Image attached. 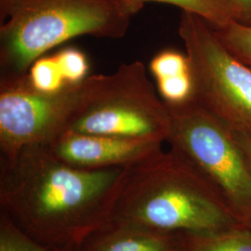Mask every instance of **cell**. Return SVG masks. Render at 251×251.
<instances>
[{
  "label": "cell",
  "instance_id": "ba28073f",
  "mask_svg": "<svg viewBox=\"0 0 251 251\" xmlns=\"http://www.w3.org/2000/svg\"><path fill=\"white\" fill-rule=\"evenodd\" d=\"M164 144L149 139L65 131L49 147L60 160L75 168L103 170L131 166L164 149Z\"/></svg>",
  "mask_w": 251,
  "mask_h": 251
},
{
  "label": "cell",
  "instance_id": "52a82bcc",
  "mask_svg": "<svg viewBox=\"0 0 251 251\" xmlns=\"http://www.w3.org/2000/svg\"><path fill=\"white\" fill-rule=\"evenodd\" d=\"M85 79L44 92L32 85L28 74L0 76V158L49 145L64 133L80 105Z\"/></svg>",
  "mask_w": 251,
  "mask_h": 251
},
{
  "label": "cell",
  "instance_id": "5bb4252c",
  "mask_svg": "<svg viewBox=\"0 0 251 251\" xmlns=\"http://www.w3.org/2000/svg\"><path fill=\"white\" fill-rule=\"evenodd\" d=\"M28 77L36 90L44 92H55L67 85L54 55L36 60L28 71Z\"/></svg>",
  "mask_w": 251,
  "mask_h": 251
},
{
  "label": "cell",
  "instance_id": "4fadbf2b",
  "mask_svg": "<svg viewBox=\"0 0 251 251\" xmlns=\"http://www.w3.org/2000/svg\"><path fill=\"white\" fill-rule=\"evenodd\" d=\"M78 248H55L37 242L0 212V251H78Z\"/></svg>",
  "mask_w": 251,
  "mask_h": 251
},
{
  "label": "cell",
  "instance_id": "3957f363",
  "mask_svg": "<svg viewBox=\"0 0 251 251\" xmlns=\"http://www.w3.org/2000/svg\"><path fill=\"white\" fill-rule=\"evenodd\" d=\"M144 5L123 0H0V76L24 75L81 36L118 39Z\"/></svg>",
  "mask_w": 251,
  "mask_h": 251
},
{
  "label": "cell",
  "instance_id": "7a4b0ae2",
  "mask_svg": "<svg viewBox=\"0 0 251 251\" xmlns=\"http://www.w3.org/2000/svg\"><path fill=\"white\" fill-rule=\"evenodd\" d=\"M109 222L181 235L241 226L208 181L171 148L124 168Z\"/></svg>",
  "mask_w": 251,
  "mask_h": 251
},
{
  "label": "cell",
  "instance_id": "8fae6325",
  "mask_svg": "<svg viewBox=\"0 0 251 251\" xmlns=\"http://www.w3.org/2000/svg\"><path fill=\"white\" fill-rule=\"evenodd\" d=\"M144 5L155 2L178 7L181 11L191 12L205 20L214 28H224L237 21L236 10L231 0H123Z\"/></svg>",
  "mask_w": 251,
  "mask_h": 251
},
{
  "label": "cell",
  "instance_id": "6da1fadb",
  "mask_svg": "<svg viewBox=\"0 0 251 251\" xmlns=\"http://www.w3.org/2000/svg\"><path fill=\"white\" fill-rule=\"evenodd\" d=\"M123 171L75 168L49 145L29 146L0 158V212L37 242L78 248L109 222Z\"/></svg>",
  "mask_w": 251,
  "mask_h": 251
},
{
  "label": "cell",
  "instance_id": "8992f818",
  "mask_svg": "<svg viewBox=\"0 0 251 251\" xmlns=\"http://www.w3.org/2000/svg\"><path fill=\"white\" fill-rule=\"evenodd\" d=\"M178 31L192 66L196 100L233 131L251 135V66L194 13L181 11Z\"/></svg>",
  "mask_w": 251,
  "mask_h": 251
},
{
  "label": "cell",
  "instance_id": "ac0fdd59",
  "mask_svg": "<svg viewBox=\"0 0 251 251\" xmlns=\"http://www.w3.org/2000/svg\"><path fill=\"white\" fill-rule=\"evenodd\" d=\"M236 10L237 22L251 25V0H231Z\"/></svg>",
  "mask_w": 251,
  "mask_h": 251
},
{
  "label": "cell",
  "instance_id": "9c48e42d",
  "mask_svg": "<svg viewBox=\"0 0 251 251\" xmlns=\"http://www.w3.org/2000/svg\"><path fill=\"white\" fill-rule=\"evenodd\" d=\"M78 251H184L181 234L108 222L89 235Z\"/></svg>",
  "mask_w": 251,
  "mask_h": 251
},
{
  "label": "cell",
  "instance_id": "7c38bea8",
  "mask_svg": "<svg viewBox=\"0 0 251 251\" xmlns=\"http://www.w3.org/2000/svg\"><path fill=\"white\" fill-rule=\"evenodd\" d=\"M155 83L174 80L192 75V66L186 52L165 49L155 54L149 64Z\"/></svg>",
  "mask_w": 251,
  "mask_h": 251
},
{
  "label": "cell",
  "instance_id": "30bf717a",
  "mask_svg": "<svg viewBox=\"0 0 251 251\" xmlns=\"http://www.w3.org/2000/svg\"><path fill=\"white\" fill-rule=\"evenodd\" d=\"M183 238L184 251H251V231L242 226Z\"/></svg>",
  "mask_w": 251,
  "mask_h": 251
},
{
  "label": "cell",
  "instance_id": "9a60e30c",
  "mask_svg": "<svg viewBox=\"0 0 251 251\" xmlns=\"http://www.w3.org/2000/svg\"><path fill=\"white\" fill-rule=\"evenodd\" d=\"M214 30L226 48L251 67V25L234 21L227 26Z\"/></svg>",
  "mask_w": 251,
  "mask_h": 251
},
{
  "label": "cell",
  "instance_id": "e0dca14e",
  "mask_svg": "<svg viewBox=\"0 0 251 251\" xmlns=\"http://www.w3.org/2000/svg\"><path fill=\"white\" fill-rule=\"evenodd\" d=\"M235 140L251 175V135L233 131Z\"/></svg>",
  "mask_w": 251,
  "mask_h": 251
},
{
  "label": "cell",
  "instance_id": "5b68a950",
  "mask_svg": "<svg viewBox=\"0 0 251 251\" xmlns=\"http://www.w3.org/2000/svg\"><path fill=\"white\" fill-rule=\"evenodd\" d=\"M167 106L170 148L208 181L238 225L251 231V175L233 130L196 100Z\"/></svg>",
  "mask_w": 251,
  "mask_h": 251
},
{
  "label": "cell",
  "instance_id": "277c9868",
  "mask_svg": "<svg viewBox=\"0 0 251 251\" xmlns=\"http://www.w3.org/2000/svg\"><path fill=\"white\" fill-rule=\"evenodd\" d=\"M156 90L140 61L122 63L109 75H89L80 105L66 131L167 144L171 114Z\"/></svg>",
  "mask_w": 251,
  "mask_h": 251
},
{
  "label": "cell",
  "instance_id": "2e32d148",
  "mask_svg": "<svg viewBox=\"0 0 251 251\" xmlns=\"http://www.w3.org/2000/svg\"><path fill=\"white\" fill-rule=\"evenodd\" d=\"M66 84H76L88 77L90 64L86 54L75 48H66L54 54Z\"/></svg>",
  "mask_w": 251,
  "mask_h": 251
}]
</instances>
